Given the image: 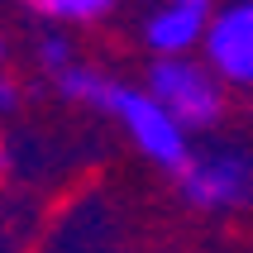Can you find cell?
Wrapping results in <instances>:
<instances>
[{"mask_svg":"<svg viewBox=\"0 0 253 253\" xmlns=\"http://www.w3.org/2000/svg\"><path fill=\"white\" fill-rule=\"evenodd\" d=\"M96 110L100 115H110L115 125L129 134V143L139 148L153 168H163V172H177L191 163V129L177 120V115H168V105L148 91V86H129V82H105V91H100V100H96Z\"/></svg>","mask_w":253,"mask_h":253,"instance_id":"cell-1","label":"cell"},{"mask_svg":"<svg viewBox=\"0 0 253 253\" xmlns=\"http://www.w3.org/2000/svg\"><path fill=\"white\" fill-rule=\"evenodd\" d=\"M143 86L153 91L168 115H177L191 134L196 129H215L229 105V86L206 67V57H153V67L143 77Z\"/></svg>","mask_w":253,"mask_h":253,"instance_id":"cell-2","label":"cell"},{"mask_svg":"<svg viewBox=\"0 0 253 253\" xmlns=\"http://www.w3.org/2000/svg\"><path fill=\"white\" fill-rule=\"evenodd\" d=\"M177 191H182L186 206H196L206 215L244 211V206H253V153L239 143L201 148L177 172Z\"/></svg>","mask_w":253,"mask_h":253,"instance_id":"cell-3","label":"cell"},{"mask_svg":"<svg viewBox=\"0 0 253 253\" xmlns=\"http://www.w3.org/2000/svg\"><path fill=\"white\" fill-rule=\"evenodd\" d=\"M201 57L225 86L253 91V0H234L215 14L201 43Z\"/></svg>","mask_w":253,"mask_h":253,"instance_id":"cell-4","label":"cell"},{"mask_svg":"<svg viewBox=\"0 0 253 253\" xmlns=\"http://www.w3.org/2000/svg\"><path fill=\"white\" fill-rule=\"evenodd\" d=\"M211 19H215L211 0H163L143 19V43L153 48V57H186L191 48L206 43Z\"/></svg>","mask_w":253,"mask_h":253,"instance_id":"cell-5","label":"cell"},{"mask_svg":"<svg viewBox=\"0 0 253 253\" xmlns=\"http://www.w3.org/2000/svg\"><path fill=\"white\" fill-rule=\"evenodd\" d=\"M24 5L43 19H53V24H96L120 0H24Z\"/></svg>","mask_w":253,"mask_h":253,"instance_id":"cell-6","label":"cell"},{"mask_svg":"<svg viewBox=\"0 0 253 253\" xmlns=\"http://www.w3.org/2000/svg\"><path fill=\"white\" fill-rule=\"evenodd\" d=\"M39 67L48 72V77H57V72H67L72 62H77V53H72V39L67 34H43L39 39Z\"/></svg>","mask_w":253,"mask_h":253,"instance_id":"cell-7","label":"cell"},{"mask_svg":"<svg viewBox=\"0 0 253 253\" xmlns=\"http://www.w3.org/2000/svg\"><path fill=\"white\" fill-rule=\"evenodd\" d=\"M14 100H19L14 82H5V77H0V110H14Z\"/></svg>","mask_w":253,"mask_h":253,"instance_id":"cell-8","label":"cell"},{"mask_svg":"<svg viewBox=\"0 0 253 253\" xmlns=\"http://www.w3.org/2000/svg\"><path fill=\"white\" fill-rule=\"evenodd\" d=\"M0 62H5V39H0Z\"/></svg>","mask_w":253,"mask_h":253,"instance_id":"cell-9","label":"cell"}]
</instances>
